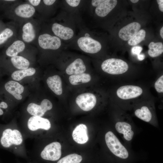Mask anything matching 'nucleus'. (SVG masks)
Returning <instances> with one entry per match:
<instances>
[{
  "label": "nucleus",
  "instance_id": "obj_17",
  "mask_svg": "<svg viewBox=\"0 0 163 163\" xmlns=\"http://www.w3.org/2000/svg\"><path fill=\"white\" fill-rule=\"evenodd\" d=\"M35 12V8L31 5L28 4H21L17 6L14 9V12L18 16L24 18H31Z\"/></svg>",
  "mask_w": 163,
  "mask_h": 163
},
{
  "label": "nucleus",
  "instance_id": "obj_8",
  "mask_svg": "<svg viewBox=\"0 0 163 163\" xmlns=\"http://www.w3.org/2000/svg\"><path fill=\"white\" fill-rule=\"evenodd\" d=\"M38 42L40 47L44 49L57 50L60 47L61 44L59 38L48 34L40 35L38 37Z\"/></svg>",
  "mask_w": 163,
  "mask_h": 163
},
{
  "label": "nucleus",
  "instance_id": "obj_37",
  "mask_svg": "<svg viewBox=\"0 0 163 163\" xmlns=\"http://www.w3.org/2000/svg\"><path fill=\"white\" fill-rule=\"evenodd\" d=\"M145 56L144 54H140L137 55V58L139 60L142 61L145 59Z\"/></svg>",
  "mask_w": 163,
  "mask_h": 163
},
{
  "label": "nucleus",
  "instance_id": "obj_19",
  "mask_svg": "<svg viewBox=\"0 0 163 163\" xmlns=\"http://www.w3.org/2000/svg\"><path fill=\"white\" fill-rule=\"evenodd\" d=\"M46 82L49 87L56 94L60 95L62 92V81L60 77L57 75L49 77Z\"/></svg>",
  "mask_w": 163,
  "mask_h": 163
},
{
  "label": "nucleus",
  "instance_id": "obj_38",
  "mask_svg": "<svg viewBox=\"0 0 163 163\" xmlns=\"http://www.w3.org/2000/svg\"><path fill=\"white\" fill-rule=\"evenodd\" d=\"M160 35L161 37L162 38V39L163 38V27H162L161 28L160 31Z\"/></svg>",
  "mask_w": 163,
  "mask_h": 163
},
{
  "label": "nucleus",
  "instance_id": "obj_27",
  "mask_svg": "<svg viewBox=\"0 0 163 163\" xmlns=\"http://www.w3.org/2000/svg\"><path fill=\"white\" fill-rule=\"evenodd\" d=\"M146 32L145 30L141 29L133 37L128 40V43L130 46H135L145 40Z\"/></svg>",
  "mask_w": 163,
  "mask_h": 163
},
{
  "label": "nucleus",
  "instance_id": "obj_3",
  "mask_svg": "<svg viewBox=\"0 0 163 163\" xmlns=\"http://www.w3.org/2000/svg\"><path fill=\"white\" fill-rule=\"evenodd\" d=\"M134 114L140 120L156 128L159 127L153 107L151 105H143L137 107L134 109Z\"/></svg>",
  "mask_w": 163,
  "mask_h": 163
},
{
  "label": "nucleus",
  "instance_id": "obj_7",
  "mask_svg": "<svg viewBox=\"0 0 163 163\" xmlns=\"http://www.w3.org/2000/svg\"><path fill=\"white\" fill-rule=\"evenodd\" d=\"M79 47L83 51L89 53H95L99 52L101 45L98 41L90 37H83L77 40Z\"/></svg>",
  "mask_w": 163,
  "mask_h": 163
},
{
  "label": "nucleus",
  "instance_id": "obj_6",
  "mask_svg": "<svg viewBox=\"0 0 163 163\" xmlns=\"http://www.w3.org/2000/svg\"><path fill=\"white\" fill-rule=\"evenodd\" d=\"M143 93L140 87L134 85H125L119 88L117 90V97L123 100H128L137 97Z\"/></svg>",
  "mask_w": 163,
  "mask_h": 163
},
{
  "label": "nucleus",
  "instance_id": "obj_35",
  "mask_svg": "<svg viewBox=\"0 0 163 163\" xmlns=\"http://www.w3.org/2000/svg\"><path fill=\"white\" fill-rule=\"evenodd\" d=\"M55 0H43V1L44 4L47 5H53L56 1Z\"/></svg>",
  "mask_w": 163,
  "mask_h": 163
},
{
  "label": "nucleus",
  "instance_id": "obj_21",
  "mask_svg": "<svg viewBox=\"0 0 163 163\" xmlns=\"http://www.w3.org/2000/svg\"><path fill=\"white\" fill-rule=\"evenodd\" d=\"M22 30V38L24 42L30 43L36 37L35 31L31 23L27 22L25 24Z\"/></svg>",
  "mask_w": 163,
  "mask_h": 163
},
{
  "label": "nucleus",
  "instance_id": "obj_26",
  "mask_svg": "<svg viewBox=\"0 0 163 163\" xmlns=\"http://www.w3.org/2000/svg\"><path fill=\"white\" fill-rule=\"evenodd\" d=\"M83 157L80 155L76 153L67 155L60 159L57 163H81Z\"/></svg>",
  "mask_w": 163,
  "mask_h": 163
},
{
  "label": "nucleus",
  "instance_id": "obj_36",
  "mask_svg": "<svg viewBox=\"0 0 163 163\" xmlns=\"http://www.w3.org/2000/svg\"><path fill=\"white\" fill-rule=\"evenodd\" d=\"M8 107L7 104L4 101H2L0 103V108L6 109Z\"/></svg>",
  "mask_w": 163,
  "mask_h": 163
},
{
  "label": "nucleus",
  "instance_id": "obj_11",
  "mask_svg": "<svg viewBox=\"0 0 163 163\" xmlns=\"http://www.w3.org/2000/svg\"><path fill=\"white\" fill-rule=\"evenodd\" d=\"M27 126L32 131H36L39 129L48 130L51 127V124L49 120L46 118L33 116L28 119Z\"/></svg>",
  "mask_w": 163,
  "mask_h": 163
},
{
  "label": "nucleus",
  "instance_id": "obj_1",
  "mask_svg": "<svg viewBox=\"0 0 163 163\" xmlns=\"http://www.w3.org/2000/svg\"><path fill=\"white\" fill-rule=\"evenodd\" d=\"M104 139L107 147L113 155L121 159L128 158L130 148L121 142L114 130L106 132Z\"/></svg>",
  "mask_w": 163,
  "mask_h": 163
},
{
  "label": "nucleus",
  "instance_id": "obj_39",
  "mask_svg": "<svg viewBox=\"0 0 163 163\" xmlns=\"http://www.w3.org/2000/svg\"><path fill=\"white\" fill-rule=\"evenodd\" d=\"M130 1L132 3H135L137 2L138 1V0H131Z\"/></svg>",
  "mask_w": 163,
  "mask_h": 163
},
{
  "label": "nucleus",
  "instance_id": "obj_5",
  "mask_svg": "<svg viewBox=\"0 0 163 163\" xmlns=\"http://www.w3.org/2000/svg\"><path fill=\"white\" fill-rule=\"evenodd\" d=\"M62 155L61 146L58 142H53L46 145L40 153L43 159L55 161L59 160Z\"/></svg>",
  "mask_w": 163,
  "mask_h": 163
},
{
  "label": "nucleus",
  "instance_id": "obj_4",
  "mask_svg": "<svg viewBox=\"0 0 163 163\" xmlns=\"http://www.w3.org/2000/svg\"><path fill=\"white\" fill-rule=\"evenodd\" d=\"M2 135L1 143L5 148L9 147L13 145H20L23 142L22 135L17 129H7L3 132Z\"/></svg>",
  "mask_w": 163,
  "mask_h": 163
},
{
  "label": "nucleus",
  "instance_id": "obj_15",
  "mask_svg": "<svg viewBox=\"0 0 163 163\" xmlns=\"http://www.w3.org/2000/svg\"><path fill=\"white\" fill-rule=\"evenodd\" d=\"M5 90L13 95L16 99L21 100L22 97L21 94L23 92V86L18 82L13 81L7 82L5 85Z\"/></svg>",
  "mask_w": 163,
  "mask_h": 163
},
{
  "label": "nucleus",
  "instance_id": "obj_13",
  "mask_svg": "<svg viewBox=\"0 0 163 163\" xmlns=\"http://www.w3.org/2000/svg\"><path fill=\"white\" fill-rule=\"evenodd\" d=\"M52 29L53 33L57 37L63 40H69L74 35V31L71 28L57 23H55L53 24Z\"/></svg>",
  "mask_w": 163,
  "mask_h": 163
},
{
  "label": "nucleus",
  "instance_id": "obj_16",
  "mask_svg": "<svg viewBox=\"0 0 163 163\" xmlns=\"http://www.w3.org/2000/svg\"><path fill=\"white\" fill-rule=\"evenodd\" d=\"M116 0H106L96 7L95 12L98 16L103 17L107 16L116 6Z\"/></svg>",
  "mask_w": 163,
  "mask_h": 163
},
{
  "label": "nucleus",
  "instance_id": "obj_33",
  "mask_svg": "<svg viewBox=\"0 0 163 163\" xmlns=\"http://www.w3.org/2000/svg\"><path fill=\"white\" fill-rule=\"evenodd\" d=\"M40 0H29L28 1L32 5L34 6H37L41 2Z\"/></svg>",
  "mask_w": 163,
  "mask_h": 163
},
{
  "label": "nucleus",
  "instance_id": "obj_23",
  "mask_svg": "<svg viewBox=\"0 0 163 163\" xmlns=\"http://www.w3.org/2000/svg\"><path fill=\"white\" fill-rule=\"evenodd\" d=\"M11 60L14 66L20 70L28 69L30 64L28 59L21 56H16L12 57Z\"/></svg>",
  "mask_w": 163,
  "mask_h": 163
},
{
  "label": "nucleus",
  "instance_id": "obj_42",
  "mask_svg": "<svg viewBox=\"0 0 163 163\" xmlns=\"http://www.w3.org/2000/svg\"><path fill=\"white\" fill-rule=\"evenodd\" d=\"M6 1H14L15 0H5Z\"/></svg>",
  "mask_w": 163,
  "mask_h": 163
},
{
  "label": "nucleus",
  "instance_id": "obj_31",
  "mask_svg": "<svg viewBox=\"0 0 163 163\" xmlns=\"http://www.w3.org/2000/svg\"><path fill=\"white\" fill-rule=\"evenodd\" d=\"M66 1L68 4L73 7L78 6L80 2V0H66Z\"/></svg>",
  "mask_w": 163,
  "mask_h": 163
},
{
  "label": "nucleus",
  "instance_id": "obj_22",
  "mask_svg": "<svg viewBox=\"0 0 163 163\" xmlns=\"http://www.w3.org/2000/svg\"><path fill=\"white\" fill-rule=\"evenodd\" d=\"M91 79L90 75L85 73L72 75L69 78V82L73 85L86 83L90 82Z\"/></svg>",
  "mask_w": 163,
  "mask_h": 163
},
{
  "label": "nucleus",
  "instance_id": "obj_32",
  "mask_svg": "<svg viewBox=\"0 0 163 163\" xmlns=\"http://www.w3.org/2000/svg\"><path fill=\"white\" fill-rule=\"evenodd\" d=\"M104 1V0H92L91 1V5L93 6L97 7Z\"/></svg>",
  "mask_w": 163,
  "mask_h": 163
},
{
  "label": "nucleus",
  "instance_id": "obj_40",
  "mask_svg": "<svg viewBox=\"0 0 163 163\" xmlns=\"http://www.w3.org/2000/svg\"><path fill=\"white\" fill-rule=\"evenodd\" d=\"M3 114V110L0 108V115H2Z\"/></svg>",
  "mask_w": 163,
  "mask_h": 163
},
{
  "label": "nucleus",
  "instance_id": "obj_25",
  "mask_svg": "<svg viewBox=\"0 0 163 163\" xmlns=\"http://www.w3.org/2000/svg\"><path fill=\"white\" fill-rule=\"evenodd\" d=\"M148 53L152 57L159 56L163 52V45L161 42H151L149 45Z\"/></svg>",
  "mask_w": 163,
  "mask_h": 163
},
{
  "label": "nucleus",
  "instance_id": "obj_9",
  "mask_svg": "<svg viewBox=\"0 0 163 163\" xmlns=\"http://www.w3.org/2000/svg\"><path fill=\"white\" fill-rule=\"evenodd\" d=\"M78 105L82 110L88 111L92 110L95 106L97 98L91 93H86L78 95L75 100Z\"/></svg>",
  "mask_w": 163,
  "mask_h": 163
},
{
  "label": "nucleus",
  "instance_id": "obj_20",
  "mask_svg": "<svg viewBox=\"0 0 163 163\" xmlns=\"http://www.w3.org/2000/svg\"><path fill=\"white\" fill-rule=\"evenodd\" d=\"M25 47V44L23 41L19 40H16L7 49L6 55L11 57L17 56L19 53L24 50Z\"/></svg>",
  "mask_w": 163,
  "mask_h": 163
},
{
  "label": "nucleus",
  "instance_id": "obj_14",
  "mask_svg": "<svg viewBox=\"0 0 163 163\" xmlns=\"http://www.w3.org/2000/svg\"><path fill=\"white\" fill-rule=\"evenodd\" d=\"M72 137L73 140L78 144H83L87 142L88 137L86 126L83 124L77 125L72 132Z\"/></svg>",
  "mask_w": 163,
  "mask_h": 163
},
{
  "label": "nucleus",
  "instance_id": "obj_18",
  "mask_svg": "<svg viewBox=\"0 0 163 163\" xmlns=\"http://www.w3.org/2000/svg\"><path fill=\"white\" fill-rule=\"evenodd\" d=\"M86 67L82 60L80 58L76 59L69 65L66 70L68 75H73L84 73Z\"/></svg>",
  "mask_w": 163,
  "mask_h": 163
},
{
  "label": "nucleus",
  "instance_id": "obj_10",
  "mask_svg": "<svg viewBox=\"0 0 163 163\" xmlns=\"http://www.w3.org/2000/svg\"><path fill=\"white\" fill-rule=\"evenodd\" d=\"M53 107L51 102L48 99L43 100L40 105L32 103L29 104L27 107V111L30 114L35 116L41 117L47 110Z\"/></svg>",
  "mask_w": 163,
  "mask_h": 163
},
{
  "label": "nucleus",
  "instance_id": "obj_29",
  "mask_svg": "<svg viewBox=\"0 0 163 163\" xmlns=\"http://www.w3.org/2000/svg\"><path fill=\"white\" fill-rule=\"evenodd\" d=\"M154 87L157 92L159 93L163 92V75L160 76L155 82Z\"/></svg>",
  "mask_w": 163,
  "mask_h": 163
},
{
  "label": "nucleus",
  "instance_id": "obj_41",
  "mask_svg": "<svg viewBox=\"0 0 163 163\" xmlns=\"http://www.w3.org/2000/svg\"><path fill=\"white\" fill-rule=\"evenodd\" d=\"M89 34L88 33H86L85 34V37H89Z\"/></svg>",
  "mask_w": 163,
  "mask_h": 163
},
{
  "label": "nucleus",
  "instance_id": "obj_34",
  "mask_svg": "<svg viewBox=\"0 0 163 163\" xmlns=\"http://www.w3.org/2000/svg\"><path fill=\"white\" fill-rule=\"evenodd\" d=\"M157 2L158 5V7L160 10L163 12V0H157Z\"/></svg>",
  "mask_w": 163,
  "mask_h": 163
},
{
  "label": "nucleus",
  "instance_id": "obj_30",
  "mask_svg": "<svg viewBox=\"0 0 163 163\" xmlns=\"http://www.w3.org/2000/svg\"><path fill=\"white\" fill-rule=\"evenodd\" d=\"M142 50V48L140 46L133 47L131 49V52L134 55H138L140 54Z\"/></svg>",
  "mask_w": 163,
  "mask_h": 163
},
{
  "label": "nucleus",
  "instance_id": "obj_24",
  "mask_svg": "<svg viewBox=\"0 0 163 163\" xmlns=\"http://www.w3.org/2000/svg\"><path fill=\"white\" fill-rule=\"evenodd\" d=\"M35 72L34 68H30L26 69L16 71L12 73L11 77L14 80L19 81L26 77L34 75Z\"/></svg>",
  "mask_w": 163,
  "mask_h": 163
},
{
  "label": "nucleus",
  "instance_id": "obj_28",
  "mask_svg": "<svg viewBox=\"0 0 163 163\" xmlns=\"http://www.w3.org/2000/svg\"><path fill=\"white\" fill-rule=\"evenodd\" d=\"M13 31L9 28H6L0 34V45L4 43L13 35Z\"/></svg>",
  "mask_w": 163,
  "mask_h": 163
},
{
  "label": "nucleus",
  "instance_id": "obj_12",
  "mask_svg": "<svg viewBox=\"0 0 163 163\" xmlns=\"http://www.w3.org/2000/svg\"><path fill=\"white\" fill-rule=\"evenodd\" d=\"M140 28L141 25L138 22L130 23L120 30L119 32V37L124 40H128L137 33Z\"/></svg>",
  "mask_w": 163,
  "mask_h": 163
},
{
  "label": "nucleus",
  "instance_id": "obj_2",
  "mask_svg": "<svg viewBox=\"0 0 163 163\" xmlns=\"http://www.w3.org/2000/svg\"><path fill=\"white\" fill-rule=\"evenodd\" d=\"M101 68L107 73L117 75L125 73L129 66L126 62L121 59L112 58L104 61L101 64Z\"/></svg>",
  "mask_w": 163,
  "mask_h": 163
}]
</instances>
